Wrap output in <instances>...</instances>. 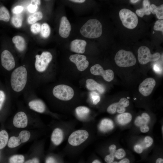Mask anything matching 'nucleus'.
<instances>
[{"instance_id":"nucleus-1","label":"nucleus","mask_w":163,"mask_h":163,"mask_svg":"<svg viewBox=\"0 0 163 163\" xmlns=\"http://www.w3.org/2000/svg\"><path fill=\"white\" fill-rule=\"evenodd\" d=\"M7 85L12 99H15L31 86L28 69L25 64L16 67L8 75Z\"/></svg>"},{"instance_id":"nucleus-2","label":"nucleus","mask_w":163,"mask_h":163,"mask_svg":"<svg viewBox=\"0 0 163 163\" xmlns=\"http://www.w3.org/2000/svg\"><path fill=\"white\" fill-rule=\"evenodd\" d=\"M81 34L89 38H95L100 37L102 34V26L97 20H88L82 27L80 30Z\"/></svg>"},{"instance_id":"nucleus-3","label":"nucleus","mask_w":163,"mask_h":163,"mask_svg":"<svg viewBox=\"0 0 163 163\" xmlns=\"http://www.w3.org/2000/svg\"><path fill=\"white\" fill-rule=\"evenodd\" d=\"M114 60L118 66L123 67L134 66L136 62V59L132 52L123 50H121L117 52Z\"/></svg>"},{"instance_id":"nucleus-4","label":"nucleus","mask_w":163,"mask_h":163,"mask_svg":"<svg viewBox=\"0 0 163 163\" xmlns=\"http://www.w3.org/2000/svg\"><path fill=\"white\" fill-rule=\"evenodd\" d=\"M119 15L122 24L129 29H133L137 26L138 19L136 14L129 9L123 8L119 12Z\"/></svg>"},{"instance_id":"nucleus-5","label":"nucleus","mask_w":163,"mask_h":163,"mask_svg":"<svg viewBox=\"0 0 163 163\" xmlns=\"http://www.w3.org/2000/svg\"><path fill=\"white\" fill-rule=\"evenodd\" d=\"M52 94L56 98L62 101H68L73 97L74 92L70 86L63 84L55 86L52 89Z\"/></svg>"},{"instance_id":"nucleus-6","label":"nucleus","mask_w":163,"mask_h":163,"mask_svg":"<svg viewBox=\"0 0 163 163\" xmlns=\"http://www.w3.org/2000/svg\"><path fill=\"white\" fill-rule=\"evenodd\" d=\"M138 58L139 62L142 65L145 64L151 61L155 62L160 57L159 53L151 54L150 49L148 47L142 46L140 47L138 50Z\"/></svg>"},{"instance_id":"nucleus-7","label":"nucleus","mask_w":163,"mask_h":163,"mask_svg":"<svg viewBox=\"0 0 163 163\" xmlns=\"http://www.w3.org/2000/svg\"><path fill=\"white\" fill-rule=\"evenodd\" d=\"M2 66L7 72L8 75L16 67V61L13 54L8 50H5L1 55Z\"/></svg>"},{"instance_id":"nucleus-8","label":"nucleus","mask_w":163,"mask_h":163,"mask_svg":"<svg viewBox=\"0 0 163 163\" xmlns=\"http://www.w3.org/2000/svg\"><path fill=\"white\" fill-rule=\"evenodd\" d=\"M89 136L88 132L85 130H76L70 134L68 138V142L72 146H78L85 142Z\"/></svg>"},{"instance_id":"nucleus-9","label":"nucleus","mask_w":163,"mask_h":163,"mask_svg":"<svg viewBox=\"0 0 163 163\" xmlns=\"http://www.w3.org/2000/svg\"><path fill=\"white\" fill-rule=\"evenodd\" d=\"M30 136V133L27 130H23L19 134L18 136H11L8 141V145L9 147L13 148L17 147L22 143L28 141Z\"/></svg>"},{"instance_id":"nucleus-10","label":"nucleus","mask_w":163,"mask_h":163,"mask_svg":"<svg viewBox=\"0 0 163 163\" xmlns=\"http://www.w3.org/2000/svg\"><path fill=\"white\" fill-rule=\"evenodd\" d=\"M91 73L94 75L102 76L106 81L110 82L114 78V72L111 69L104 70L103 67L99 64H96L92 66L90 69Z\"/></svg>"},{"instance_id":"nucleus-11","label":"nucleus","mask_w":163,"mask_h":163,"mask_svg":"<svg viewBox=\"0 0 163 163\" xmlns=\"http://www.w3.org/2000/svg\"><path fill=\"white\" fill-rule=\"evenodd\" d=\"M129 102L127 98L123 97L118 102L111 104L107 108V111L109 113L113 114L116 112L121 113L125 111V107L129 106Z\"/></svg>"},{"instance_id":"nucleus-12","label":"nucleus","mask_w":163,"mask_h":163,"mask_svg":"<svg viewBox=\"0 0 163 163\" xmlns=\"http://www.w3.org/2000/svg\"><path fill=\"white\" fill-rule=\"evenodd\" d=\"M155 84V81L153 78H146L140 84L139 91L144 96H147L151 93Z\"/></svg>"},{"instance_id":"nucleus-13","label":"nucleus","mask_w":163,"mask_h":163,"mask_svg":"<svg viewBox=\"0 0 163 163\" xmlns=\"http://www.w3.org/2000/svg\"><path fill=\"white\" fill-rule=\"evenodd\" d=\"M70 60L74 63L78 70L83 71L88 67L89 62L87 58L84 55L75 54L72 55L69 57Z\"/></svg>"},{"instance_id":"nucleus-14","label":"nucleus","mask_w":163,"mask_h":163,"mask_svg":"<svg viewBox=\"0 0 163 163\" xmlns=\"http://www.w3.org/2000/svg\"><path fill=\"white\" fill-rule=\"evenodd\" d=\"M28 121V117L26 113L20 110L16 113L14 116L13 123L15 127L22 128L27 126Z\"/></svg>"},{"instance_id":"nucleus-15","label":"nucleus","mask_w":163,"mask_h":163,"mask_svg":"<svg viewBox=\"0 0 163 163\" xmlns=\"http://www.w3.org/2000/svg\"><path fill=\"white\" fill-rule=\"evenodd\" d=\"M12 99L11 93L7 86L0 85V112L5 105Z\"/></svg>"},{"instance_id":"nucleus-16","label":"nucleus","mask_w":163,"mask_h":163,"mask_svg":"<svg viewBox=\"0 0 163 163\" xmlns=\"http://www.w3.org/2000/svg\"><path fill=\"white\" fill-rule=\"evenodd\" d=\"M72 28L67 18L65 16L61 18L59 28L60 36L63 38H67L69 36Z\"/></svg>"},{"instance_id":"nucleus-17","label":"nucleus","mask_w":163,"mask_h":163,"mask_svg":"<svg viewBox=\"0 0 163 163\" xmlns=\"http://www.w3.org/2000/svg\"><path fill=\"white\" fill-rule=\"evenodd\" d=\"M86 42L84 40L75 39L72 41L70 45L71 50L78 53H83L85 51Z\"/></svg>"},{"instance_id":"nucleus-18","label":"nucleus","mask_w":163,"mask_h":163,"mask_svg":"<svg viewBox=\"0 0 163 163\" xmlns=\"http://www.w3.org/2000/svg\"><path fill=\"white\" fill-rule=\"evenodd\" d=\"M64 138V134L62 130L56 128L53 130L51 136V140L56 145H60L62 142Z\"/></svg>"},{"instance_id":"nucleus-19","label":"nucleus","mask_w":163,"mask_h":163,"mask_svg":"<svg viewBox=\"0 0 163 163\" xmlns=\"http://www.w3.org/2000/svg\"><path fill=\"white\" fill-rule=\"evenodd\" d=\"M86 82V87L89 90L92 91L97 90L101 94H103L105 91L103 86L92 79H88Z\"/></svg>"},{"instance_id":"nucleus-20","label":"nucleus","mask_w":163,"mask_h":163,"mask_svg":"<svg viewBox=\"0 0 163 163\" xmlns=\"http://www.w3.org/2000/svg\"><path fill=\"white\" fill-rule=\"evenodd\" d=\"M114 127L113 121L111 120L105 118L102 120L99 126V129L101 132H106L111 130Z\"/></svg>"},{"instance_id":"nucleus-21","label":"nucleus","mask_w":163,"mask_h":163,"mask_svg":"<svg viewBox=\"0 0 163 163\" xmlns=\"http://www.w3.org/2000/svg\"><path fill=\"white\" fill-rule=\"evenodd\" d=\"M13 42L18 51L23 52L26 48V42L23 37L19 35L14 36L12 39Z\"/></svg>"},{"instance_id":"nucleus-22","label":"nucleus","mask_w":163,"mask_h":163,"mask_svg":"<svg viewBox=\"0 0 163 163\" xmlns=\"http://www.w3.org/2000/svg\"><path fill=\"white\" fill-rule=\"evenodd\" d=\"M75 111L77 117L80 120H84L88 116L90 110L87 107L80 106L75 108Z\"/></svg>"},{"instance_id":"nucleus-23","label":"nucleus","mask_w":163,"mask_h":163,"mask_svg":"<svg viewBox=\"0 0 163 163\" xmlns=\"http://www.w3.org/2000/svg\"><path fill=\"white\" fill-rule=\"evenodd\" d=\"M142 8L137 9L136 13L139 17L142 18L145 15H149L151 12L150 9V2L148 0H144L143 1Z\"/></svg>"},{"instance_id":"nucleus-24","label":"nucleus","mask_w":163,"mask_h":163,"mask_svg":"<svg viewBox=\"0 0 163 163\" xmlns=\"http://www.w3.org/2000/svg\"><path fill=\"white\" fill-rule=\"evenodd\" d=\"M132 118V116L130 113H123L119 114L117 117V120L119 124L124 125L130 122Z\"/></svg>"},{"instance_id":"nucleus-25","label":"nucleus","mask_w":163,"mask_h":163,"mask_svg":"<svg viewBox=\"0 0 163 163\" xmlns=\"http://www.w3.org/2000/svg\"><path fill=\"white\" fill-rule=\"evenodd\" d=\"M150 9L153 14H156L157 18L159 19L163 18V5L157 6L154 4L150 5Z\"/></svg>"},{"instance_id":"nucleus-26","label":"nucleus","mask_w":163,"mask_h":163,"mask_svg":"<svg viewBox=\"0 0 163 163\" xmlns=\"http://www.w3.org/2000/svg\"><path fill=\"white\" fill-rule=\"evenodd\" d=\"M8 135L7 132L3 130L0 131V149L4 148L8 142Z\"/></svg>"},{"instance_id":"nucleus-27","label":"nucleus","mask_w":163,"mask_h":163,"mask_svg":"<svg viewBox=\"0 0 163 163\" xmlns=\"http://www.w3.org/2000/svg\"><path fill=\"white\" fill-rule=\"evenodd\" d=\"M43 17L42 13L38 11L30 16L27 19V22L29 24H33L41 19Z\"/></svg>"},{"instance_id":"nucleus-28","label":"nucleus","mask_w":163,"mask_h":163,"mask_svg":"<svg viewBox=\"0 0 163 163\" xmlns=\"http://www.w3.org/2000/svg\"><path fill=\"white\" fill-rule=\"evenodd\" d=\"M10 18V14L7 8L4 6L0 7V20L8 22Z\"/></svg>"},{"instance_id":"nucleus-29","label":"nucleus","mask_w":163,"mask_h":163,"mask_svg":"<svg viewBox=\"0 0 163 163\" xmlns=\"http://www.w3.org/2000/svg\"><path fill=\"white\" fill-rule=\"evenodd\" d=\"M23 18L19 14H15L12 17L11 22L13 25L17 28L21 27L22 24Z\"/></svg>"},{"instance_id":"nucleus-30","label":"nucleus","mask_w":163,"mask_h":163,"mask_svg":"<svg viewBox=\"0 0 163 163\" xmlns=\"http://www.w3.org/2000/svg\"><path fill=\"white\" fill-rule=\"evenodd\" d=\"M40 30L41 35L43 38H47L50 34V27L46 23H44L42 24Z\"/></svg>"},{"instance_id":"nucleus-31","label":"nucleus","mask_w":163,"mask_h":163,"mask_svg":"<svg viewBox=\"0 0 163 163\" xmlns=\"http://www.w3.org/2000/svg\"><path fill=\"white\" fill-rule=\"evenodd\" d=\"M24 160V157L22 155H14L12 156L9 159V163H23Z\"/></svg>"},{"instance_id":"nucleus-32","label":"nucleus","mask_w":163,"mask_h":163,"mask_svg":"<svg viewBox=\"0 0 163 163\" xmlns=\"http://www.w3.org/2000/svg\"><path fill=\"white\" fill-rule=\"evenodd\" d=\"M90 97L93 104L96 105L100 101L101 97L99 94L95 91L91 92Z\"/></svg>"},{"instance_id":"nucleus-33","label":"nucleus","mask_w":163,"mask_h":163,"mask_svg":"<svg viewBox=\"0 0 163 163\" xmlns=\"http://www.w3.org/2000/svg\"><path fill=\"white\" fill-rule=\"evenodd\" d=\"M134 123L136 126H140L143 124H147L148 123L142 117L138 116L136 118Z\"/></svg>"},{"instance_id":"nucleus-34","label":"nucleus","mask_w":163,"mask_h":163,"mask_svg":"<svg viewBox=\"0 0 163 163\" xmlns=\"http://www.w3.org/2000/svg\"><path fill=\"white\" fill-rule=\"evenodd\" d=\"M126 153L123 149H119L116 150L115 153V157L117 159H121L125 156Z\"/></svg>"},{"instance_id":"nucleus-35","label":"nucleus","mask_w":163,"mask_h":163,"mask_svg":"<svg viewBox=\"0 0 163 163\" xmlns=\"http://www.w3.org/2000/svg\"><path fill=\"white\" fill-rule=\"evenodd\" d=\"M41 30L40 24L38 23L33 24L30 27L31 31L34 34L38 33Z\"/></svg>"},{"instance_id":"nucleus-36","label":"nucleus","mask_w":163,"mask_h":163,"mask_svg":"<svg viewBox=\"0 0 163 163\" xmlns=\"http://www.w3.org/2000/svg\"><path fill=\"white\" fill-rule=\"evenodd\" d=\"M154 29L157 31H161L163 32V20H158L155 23Z\"/></svg>"},{"instance_id":"nucleus-37","label":"nucleus","mask_w":163,"mask_h":163,"mask_svg":"<svg viewBox=\"0 0 163 163\" xmlns=\"http://www.w3.org/2000/svg\"><path fill=\"white\" fill-rule=\"evenodd\" d=\"M110 154L107 155L104 158L105 161L107 163H111L113 161L115 158L114 152H110Z\"/></svg>"},{"instance_id":"nucleus-38","label":"nucleus","mask_w":163,"mask_h":163,"mask_svg":"<svg viewBox=\"0 0 163 163\" xmlns=\"http://www.w3.org/2000/svg\"><path fill=\"white\" fill-rule=\"evenodd\" d=\"M144 142L145 145V147L148 148L150 147L152 144L153 140L151 137L147 136L144 138Z\"/></svg>"},{"instance_id":"nucleus-39","label":"nucleus","mask_w":163,"mask_h":163,"mask_svg":"<svg viewBox=\"0 0 163 163\" xmlns=\"http://www.w3.org/2000/svg\"><path fill=\"white\" fill-rule=\"evenodd\" d=\"M38 5L31 3L27 7V10L29 12L31 13L35 12L37 8Z\"/></svg>"},{"instance_id":"nucleus-40","label":"nucleus","mask_w":163,"mask_h":163,"mask_svg":"<svg viewBox=\"0 0 163 163\" xmlns=\"http://www.w3.org/2000/svg\"><path fill=\"white\" fill-rule=\"evenodd\" d=\"M23 7L21 5H17L14 7L12 10L13 13L15 14H19L23 10Z\"/></svg>"},{"instance_id":"nucleus-41","label":"nucleus","mask_w":163,"mask_h":163,"mask_svg":"<svg viewBox=\"0 0 163 163\" xmlns=\"http://www.w3.org/2000/svg\"><path fill=\"white\" fill-rule=\"evenodd\" d=\"M134 149L136 152L139 154L142 153L143 150L142 147L140 145L138 144L134 146Z\"/></svg>"},{"instance_id":"nucleus-42","label":"nucleus","mask_w":163,"mask_h":163,"mask_svg":"<svg viewBox=\"0 0 163 163\" xmlns=\"http://www.w3.org/2000/svg\"><path fill=\"white\" fill-rule=\"evenodd\" d=\"M149 127L147 124H143L140 126V131L143 133H146L149 130Z\"/></svg>"},{"instance_id":"nucleus-43","label":"nucleus","mask_w":163,"mask_h":163,"mask_svg":"<svg viewBox=\"0 0 163 163\" xmlns=\"http://www.w3.org/2000/svg\"><path fill=\"white\" fill-rule=\"evenodd\" d=\"M45 163H58L56 159L53 157H49L47 158Z\"/></svg>"},{"instance_id":"nucleus-44","label":"nucleus","mask_w":163,"mask_h":163,"mask_svg":"<svg viewBox=\"0 0 163 163\" xmlns=\"http://www.w3.org/2000/svg\"><path fill=\"white\" fill-rule=\"evenodd\" d=\"M141 117L144 118L148 123L150 121V117L149 115L146 113H144L142 114Z\"/></svg>"},{"instance_id":"nucleus-45","label":"nucleus","mask_w":163,"mask_h":163,"mask_svg":"<svg viewBox=\"0 0 163 163\" xmlns=\"http://www.w3.org/2000/svg\"><path fill=\"white\" fill-rule=\"evenodd\" d=\"M24 163H39V161L37 158H35L26 161Z\"/></svg>"},{"instance_id":"nucleus-46","label":"nucleus","mask_w":163,"mask_h":163,"mask_svg":"<svg viewBox=\"0 0 163 163\" xmlns=\"http://www.w3.org/2000/svg\"><path fill=\"white\" fill-rule=\"evenodd\" d=\"M153 69L157 73H159L161 71L160 67L157 64H155L154 65Z\"/></svg>"},{"instance_id":"nucleus-47","label":"nucleus","mask_w":163,"mask_h":163,"mask_svg":"<svg viewBox=\"0 0 163 163\" xmlns=\"http://www.w3.org/2000/svg\"><path fill=\"white\" fill-rule=\"evenodd\" d=\"M130 161L129 159L127 158H124L120 161H119L118 163H129Z\"/></svg>"},{"instance_id":"nucleus-48","label":"nucleus","mask_w":163,"mask_h":163,"mask_svg":"<svg viewBox=\"0 0 163 163\" xmlns=\"http://www.w3.org/2000/svg\"><path fill=\"white\" fill-rule=\"evenodd\" d=\"M31 3L38 5H39L40 4V0H31Z\"/></svg>"},{"instance_id":"nucleus-49","label":"nucleus","mask_w":163,"mask_h":163,"mask_svg":"<svg viewBox=\"0 0 163 163\" xmlns=\"http://www.w3.org/2000/svg\"><path fill=\"white\" fill-rule=\"evenodd\" d=\"M70 1L72 2L79 3L84 2L85 1V0H72Z\"/></svg>"},{"instance_id":"nucleus-50","label":"nucleus","mask_w":163,"mask_h":163,"mask_svg":"<svg viewBox=\"0 0 163 163\" xmlns=\"http://www.w3.org/2000/svg\"><path fill=\"white\" fill-rule=\"evenodd\" d=\"M156 163H163V159L161 158H158L156 161Z\"/></svg>"},{"instance_id":"nucleus-51","label":"nucleus","mask_w":163,"mask_h":163,"mask_svg":"<svg viewBox=\"0 0 163 163\" xmlns=\"http://www.w3.org/2000/svg\"><path fill=\"white\" fill-rule=\"evenodd\" d=\"M92 163H101V162L97 159H95L94 160Z\"/></svg>"},{"instance_id":"nucleus-52","label":"nucleus","mask_w":163,"mask_h":163,"mask_svg":"<svg viewBox=\"0 0 163 163\" xmlns=\"http://www.w3.org/2000/svg\"><path fill=\"white\" fill-rule=\"evenodd\" d=\"M139 1V0H130V1L131 2H132V3H135L137 2H138Z\"/></svg>"},{"instance_id":"nucleus-53","label":"nucleus","mask_w":163,"mask_h":163,"mask_svg":"<svg viewBox=\"0 0 163 163\" xmlns=\"http://www.w3.org/2000/svg\"><path fill=\"white\" fill-rule=\"evenodd\" d=\"M118 162L117 161H113V162L111 163H118Z\"/></svg>"},{"instance_id":"nucleus-54","label":"nucleus","mask_w":163,"mask_h":163,"mask_svg":"<svg viewBox=\"0 0 163 163\" xmlns=\"http://www.w3.org/2000/svg\"><path fill=\"white\" fill-rule=\"evenodd\" d=\"M2 85V84H1V83L0 82V85Z\"/></svg>"}]
</instances>
